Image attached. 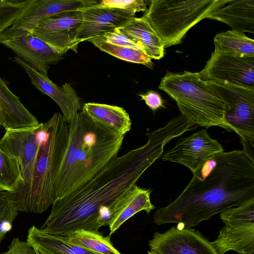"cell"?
<instances>
[{"label":"cell","instance_id":"52a82bcc","mask_svg":"<svg viewBox=\"0 0 254 254\" xmlns=\"http://www.w3.org/2000/svg\"><path fill=\"white\" fill-rule=\"evenodd\" d=\"M207 82L226 102L225 119L229 131L254 147V88Z\"/></svg>","mask_w":254,"mask_h":254},{"label":"cell","instance_id":"9a60e30c","mask_svg":"<svg viewBox=\"0 0 254 254\" xmlns=\"http://www.w3.org/2000/svg\"><path fill=\"white\" fill-rule=\"evenodd\" d=\"M11 60L22 67L32 83L44 94L51 97L60 108L63 116L69 124L81 111V99L77 92L67 82L59 86L17 56Z\"/></svg>","mask_w":254,"mask_h":254},{"label":"cell","instance_id":"9c48e42d","mask_svg":"<svg viewBox=\"0 0 254 254\" xmlns=\"http://www.w3.org/2000/svg\"><path fill=\"white\" fill-rule=\"evenodd\" d=\"M82 9L63 12L43 18L30 32L62 54L77 52L76 37L82 22Z\"/></svg>","mask_w":254,"mask_h":254},{"label":"cell","instance_id":"d590c367","mask_svg":"<svg viewBox=\"0 0 254 254\" xmlns=\"http://www.w3.org/2000/svg\"><path fill=\"white\" fill-rule=\"evenodd\" d=\"M147 254H156L150 251L148 252Z\"/></svg>","mask_w":254,"mask_h":254},{"label":"cell","instance_id":"603a6c76","mask_svg":"<svg viewBox=\"0 0 254 254\" xmlns=\"http://www.w3.org/2000/svg\"><path fill=\"white\" fill-rule=\"evenodd\" d=\"M151 191V189L142 188L136 184L134 185L131 196L112 219L108 226L110 228V236L124 222L137 212L144 210L149 214L155 209L150 200Z\"/></svg>","mask_w":254,"mask_h":254},{"label":"cell","instance_id":"4316f807","mask_svg":"<svg viewBox=\"0 0 254 254\" xmlns=\"http://www.w3.org/2000/svg\"><path fill=\"white\" fill-rule=\"evenodd\" d=\"M88 41L102 51L121 60L148 66H152L151 59L138 49L112 45L105 42L99 36L91 38Z\"/></svg>","mask_w":254,"mask_h":254},{"label":"cell","instance_id":"ffe728a7","mask_svg":"<svg viewBox=\"0 0 254 254\" xmlns=\"http://www.w3.org/2000/svg\"><path fill=\"white\" fill-rule=\"evenodd\" d=\"M0 109L2 116V127L5 130L32 127L39 124L0 77Z\"/></svg>","mask_w":254,"mask_h":254},{"label":"cell","instance_id":"30bf717a","mask_svg":"<svg viewBox=\"0 0 254 254\" xmlns=\"http://www.w3.org/2000/svg\"><path fill=\"white\" fill-rule=\"evenodd\" d=\"M224 152L222 145L201 129L180 139L177 144L162 156V160L182 164L192 173L213 155Z\"/></svg>","mask_w":254,"mask_h":254},{"label":"cell","instance_id":"5b68a950","mask_svg":"<svg viewBox=\"0 0 254 254\" xmlns=\"http://www.w3.org/2000/svg\"><path fill=\"white\" fill-rule=\"evenodd\" d=\"M158 87L176 101L181 114L190 121L206 128L217 126L229 131L224 98L198 72H168Z\"/></svg>","mask_w":254,"mask_h":254},{"label":"cell","instance_id":"d4e9b609","mask_svg":"<svg viewBox=\"0 0 254 254\" xmlns=\"http://www.w3.org/2000/svg\"><path fill=\"white\" fill-rule=\"evenodd\" d=\"M63 237L73 245L98 254H122L113 246L110 237H104L99 232L81 229Z\"/></svg>","mask_w":254,"mask_h":254},{"label":"cell","instance_id":"ac0fdd59","mask_svg":"<svg viewBox=\"0 0 254 254\" xmlns=\"http://www.w3.org/2000/svg\"><path fill=\"white\" fill-rule=\"evenodd\" d=\"M116 29L151 59L160 60L164 57L165 47L162 40L143 17H134Z\"/></svg>","mask_w":254,"mask_h":254},{"label":"cell","instance_id":"cb8c5ba5","mask_svg":"<svg viewBox=\"0 0 254 254\" xmlns=\"http://www.w3.org/2000/svg\"><path fill=\"white\" fill-rule=\"evenodd\" d=\"M214 51L243 57H254V40L244 33L232 30L217 34Z\"/></svg>","mask_w":254,"mask_h":254},{"label":"cell","instance_id":"836d02e7","mask_svg":"<svg viewBox=\"0 0 254 254\" xmlns=\"http://www.w3.org/2000/svg\"><path fill=\"white\" fill-rule=\"evenodd\" d=\"M2 116L1 111L0 109V128L2 126Z\"/></svg>","mask_w":254,"mask_h":254},{"label":"cell","instance_id":"f1b7e54d","mask_svg":"<svg viewBox=\"0 0 254 254\" xmlns=\"http://www.w3.org/2000/svg\"><path fill=\"white\" fill-rule=\"evenodd\" d=\"M27 0H0V35L14 23Z\"/></svg>","mask_w":254,"mask_h":254},{"label":"cell","instance_id":"ba28073f","mask_svg":"<svg viewBox=\"0 0 254 254\" xmlns=\"http://www.w3.org/2000/svg\"><path fill=\"white\" fill-rule=\"evenodd\" d=\"M198 73L206 81L254 88V57L214 51Z\"/></svg>","mask_w":254,"mask_h":254},{"label":"cell","instance_id":"5bb4252c","mask_svg":"<svg viewBox=\"0 0 254 254\" xmlns=\"http://www.w3.org/2000/svg\"><path fill=\"white\" fill-rule=\"evenodd\" d=\"M0 44L11 49L17 57L48 76L50 66L64 59L63 54L28 32L20 33Z\"/></svg>","mask_w":254,"mask_h":254},{"label":"cell","instance_id":"8992f818","mask_svg":"<svg viewBox=\"0 0 254 254\" xmlns=\"http://www.w3.org/2000/svg\"><path fill=\"white\" fill-rule=\"evenodd\" d=\"M229 0H152L143 15L164 47L179 44L187 32Z\"/></svg>","mask_w":254,"mask_h":254},{"label":"cell","instance_id":"277c9868","mask_svg":"<svg viewBox=\"0 0 254 254\" xmlns=\"http://www.w3.org/2000/svg\"><path fill=\"white\" fill-rule=\"evenodd\" d=\"M68 123L60 113L43 123V136L28 179L14 191H7L18 211L41 214L55 200V183L65 151Z\"/></svg>","mask_w":254,"mask_h":254},{"label":"cell","instance_id":"2e32d148","mask_svg":"<svg viewBox=\"0 0 254 254\" xmlns=\"http://www.w3.org/2000/svg\"><path fill=\"white\" fill-rule=\"evenodd\" d=\"M98 3L82 9V22L76 37L78 44L118 28L134 17L130 11Z\"/></svg>","mask_w":254,"mask_h":254},{"label":"cell","instance_id":"44dd1931","mask_svg":"<svg viewBox=\"0 0 254 254\" xmlns=\"http://www.w3.org/2000/svg\"><path fill=\"white\" fill-rule=\"evenodd\" d=\"M81 111L95 122L121 134L125 135L131 129L129 116L122 107L87 103L82 106Z\"/></svg>","mask_w":254,"mask_h":254},{"label":"cell","instance_id":"3957f363","mask_svg":"<svg viewBox=\"0 0 254 254\" xmlns=\"http://www.w3.org/2000/svg\"><path fill=\"white\" fill-rule=\"evenodd\" d=\"M125 135L80 111L68 124L67 145L55 183V200L75 190L117 156Z\"/></svg>","mask_w":254,"mask_h":254},{"label":"cell","instance_id":"1f68e13d","mask_svg":"<svg viewBox=\"0 0 254 254\" xmlns=\"http://www.w3.org/2000/svg\"><path fill=\"white\" fill-rule=\"evenodd\" d=\"M8 248L7 252L0 254H36L34 248L27 242L21 241L18 238L13 239Z\"/></svg>","mask_w":254,"mask_h":254},{"label":"cell","instance_id":"e575fe53","mask_svg":"<svg viewBox=\"0 0 254 254\" xmlns=\"http://www.w3.org/2000/svg\"><path fill=\"white\" fill-rule=\"evenodd\" d=\"M35 250V253L36 254H42L41 252H40L37 249H36V248H33Z\"/></svg>","mask_w":254,"mask_h":254},{"label":"cell","instance_id":"7c38bea8","mask_svg":"<svg viewBox=\"0 0 254 254\" xmlns=\"http://www.w3.org/2000/svg\"><path fill=\"white\" fill-rule=\"evenodd\" d=\"M148 245L156 254H218L202 234L191 228L172 227L155 232Z\"/></svg>","mask_w":254,"mask_h":254},{"label":"cell","instance_id":"d6986e66","mask_svg":"<svg viewBox=\"0 0 254 254\" xmlns=\"http://www.w3.org/2000/svg\"><path fill=\"white\" fill-rule=\"evenodd\" d=\"M208 18L228 25L232 30L254 33V0H229L212 11Z\"/></svg>","mask_w":254,"mask_h":254},{"label":"cell","instance_id":"83f0119b","mask_svg":"<svg viewBox=\"0 0 254 254\" xmlns=\"http://www.w3.org/2000/svg\"><path fill=\"white\" fill-rule=\"evenodd\" d=\"M18 211L9 199L6 191L0 190V243L11 230Z\"/></svg>","mask_w":254,"mask_h":254},{"label":"cell","instance_id":"d6a6232c","mask_svg":"<svg viewBox=\"0 0 254 254\" xmlns=\"http://www.w3.org/2000/svg\"><path fill=\"white\" fill-rule=\"evenodd\" d=\"M141 100L145 101L146 105L153 112L161 108H165L164 102L160 95L153 91H149L145 94H140Z\"/></svg>","mask_w":254,"mask_h":254},{"label":"cell","instance_id":"8fae6325","mask_svg":"<svg viewBox=\"0 0 254 254\" xmlns=\"http://www.w3.org/2000/svg\"><path fill=\"white\" fill-rule=\"evenodd\" d=\"M91 0H27L13 24L0 35V43L23 32H29L43 18L65 11L81 10L98 3Z\"/></svg>","mask_w":254,"mask_h":254},{"label":"cell","instance_id":"6da1fadb","mask_svg":"<svg viewBox=\"0 0 254 254\" xmlns=\"http://www.w3.org/2000/svg\"><path fill=\"white\" fill-rule=\"evenodd\" d=\"M146 135L144 145L116 156L75 190L55 200L40 230L65 237L75 231L98 232L101 227L109 226L130 197L139 178L174 138L166 126Z\"/></svg>","mask_w":254,"mask_h":254},{"label":"cell","instance_id":"e0dca14e","mask_svg":"<svg viewBox=\"0 0 254 254\" xmlns=\"http://www.w3.org/2000/svg\"><path fill=\"white\" fill-rule=\"evenodd\" d=\"M217 238L210 242L218 254L234 251L238 254H254V221L225 220Z\"/></svg>","mask_w":254,"mask_h":254},{"label":"cell","instance_id":"4dcf8cb0","mask_svg":"<svg viewBox=\"0 0 254 254\" xmlns=\"http://www.w3.org/2000/svg\"><path fill=\"white\" fill-rule=\"evenodd\" d=\"M99 37L105 42L112 45L137 49L125 36L116 29L105 33Z\"/></svg>","mask_w":254,"mask_h":254},{"label":"cell","instance_id":"484cf974","mask_svg":"<svg viewBox=\"0 0 254 254\" xmlns=\"http://www.w3.org/2000/svg\"><path fill=\"white\" fill-rule=\"evenodd\" d=\"M23 182L18 161L0 148V190L14 191Z\"/></svg>","mask_w":254,"mask_h":254},{"label":"cell","instance_id":"7a4b0ae2","mask_svg":"<svg viewBox=\"0 0 254 254\" xmlns=\"http://www.w3.org/2000/svg\"><path fill=\"white\" fill-rule=\"evenodd\" d=\"M253 198L254 156L244 149L223 152L207 160L181 194L157 209L152 218L159 225L190 228Z\"/></svg>","mask_w":254,"mask_h":254},{"label":"cell","instance_id":"4fadbf2b","mask_svg":"<svg viewBox=\"0 0 254 254\" xmlns=\"http://www.w3.org/2000/svg\"><path fill=\"white\" fill-rule=\"evenodd\" d=\"M43 127L42 123L32 127L7 129L0 140V148L18 161L24 182L34 166L42 139Z\"/></svg>","mask_w":254,"mask_h":254},{"label":"cell","instance_id":"7402d4cb","mask_svg":"<svg viewBox=\"0 0 254 254\" xmlns=\"http://www.w3.org/2000/svg\"><path fill=\"white\" fill-rule=\"evenodd\" d=\"M26 242L43 254H98L73 245L63 237L46 234L35 226L29 229Z\"/></svg>","mask_w":254,"mask_h":254},{"label":"cell","instance_id":"f546056e","mask_svg":"<svg viewBox=\"0 0 254 254\" xmlns=\"http://www.w3.org/2000/svg\"><path fill=\"white\" fill-rule=\"evenodd\" d=\"M101 6L126 10L133 13L147 10L146 1L143 0H103L99 1Z\"/></svg>","mask_w":254,"mask_h":254}]
</instances>
